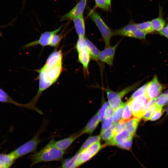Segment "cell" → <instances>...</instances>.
<instances>
[{
  "label": "cell",
  "instance_id": "cell-1",
  "mask_svg": "<svg viewBox=\"0 0 168 168\" xmlns=\"http://www.w3.org/2000/svg\"><path fill=\"white\" fill-rule=\"evenodd\" d=\"M63 54L60 49L52 53L41 68L36 71L38 73V91L30 103L33 106L38 100L43 92L56 82L63 71Z\"/></svg>",
  "mask_w": 168,
  "mask_h": 168
},
{
  "label": "cell",
  "instance_id": "cell-2",
  "mask_svg": "<svg viewBox=\"0 0 168 168\" xmlns=\"http://www.w3.org/2000/svg\"><path fill=\"white\" fill-rule=\"evenodd\" d=\"M54 140L52 138L42 149L32 156L30 167L40 162L60 161L63 159L65 151L57 148L54 144Z\"/></svg>",
  "mask_w": 168,
  "mask_h": 168
},
{
  "label": "cell",
  "instance_id": "cell-3",
  "mask_svg": "<svg viewBox=\"0 0 168 168\" xmlns=\"http://www.w3.org/2000/svg\"><path fill=\"white\" fill-rule=\"evenodd\" d=\"M40 130L31 139L10 153L15 159L27 154L35 152L38 145L41 142L39 137L41 132Z\"/></svg>",
  "mask_w": 168,
  "mask_h": 168
},
{
  "label": "cell",
  "instance_id": "cell-4",
  "mask_svg": "<svg viewBox=\"0 0 168 168\" xmlns=\"http://www.w3.org/2000/svg\"><path fill=\"white\" fill-rule=\"evenodd\" d=\"M141 81L136 82L119 92H114L107 87L105 89L109 102L114 110L117 109L121 104V99L128 93L132 91L138 87Z\"/></svg>",
  "mask_w": 168,
  "mask_h": 168
},
{
  "label": "cell",
  "instance_id": "cell-5",
  "mask_svg": "<svg viewBox=\"0 0 168 168\" xmlns=\"http://www.w3.org/2000/svg\"><path fill=\"white\" fill-rule=\"evenodd\" d=\"M100 141L94 143L73 156L78 167L91 160L103 147Z\"/></svg>",
  "mask_w": 168,
  "mask_h": 168
},
{
  "label": "cell",
  "instance_id": "cell-6",
  "mask_svg": "<svg viewBox=\"0 0 168 168\" xmlns=\"http://www.w3.org/2000/svg\"><path fill=\"white\" fill-rule=\"evenodd\" d=\"M89 15L101 34L105 43V48L110 46V39L113 35V31L106 24L96 12L92 11Z\"/></svg>",
  "mask_w": 168,
  "mask_h": 168
},
{
  "label": "cell",
  "instance_id": "cell-7",
  "mask_svg": "<svg viewBox=\"0 0 168 168\" xmlns=\"http://www.w3.org/2000/svg\"><path fill=\"white\" fill-rule=\"evenodd\" d=\"M113 35L128 37L140 40L145 39L147 34L139 29L137 24L131 23L119 29L113 31Z\"/></svg>",
  "mask_w": 168,
  "mask_h": 168
},
{
  "label": "cell",
  "instance_id": "cell-8",
  "mask_svg": "<svg viewBox=\"0 0 168 168\" xmlns=\"http://www.w3.org/2000/svg\"><path fill=\"white\" fill-rule=\"evenodd\" d=\"M147 100L144 94L131 100H128L134 117L141 119L143 117L144 114V109Z\"/></svg>",
  "mask_w": 168,
  "mask_h": 168
},
{
  "label": "cell",
  "instance_id": "cell-9",
  "mask_svg": "<svg viewBox=\"0 0 168 168\" xmlns=\"http://www.w3.org/2000/svg\"><path fill=\"white\" fill-rule=\"evenodd\" d=\"M163 88L162 84L155 75L152 80L147 83L145 95L148 100L157 98Z\"/></svg>",
  "mask_w": 168,
  "mask_h": 168
},
{
  "label": "cell",
  "instance_id": "cell-10",
  "mask_svg": "<svg viewBox=\"0 0 168 168\" xmlns=\"http://www.w3.org/2000/svg\"><path fill=\"white\" fill-rule=\"evenodd\" d=\"M62 27L60 26L58 28L52 31H46L42 33L39 39L25 45L24 48H27L40 44L42 46L49 45L52 36L59 32Z\"/></svg>",
  "mask_w": 168,
  "mask_h": 168
},
{
  "label": "cell",
  "instance_id": "cell-11",
  "mask_svg": "<svg viewBox=\"0 0 168 168\" xmlns=\"http://www.w3.org/2000/svg\"><path fill=\"white\" fill-rule=\"evenodd\" d=\"M119 44L118 42L113 46L105 48L103 50L100 51L99 60L110 66L113 65L115 51Z\"/></svg>",
  "mask_w": 168,
  "mask_h": 168
},
{
  "label": "cell",
  "instance_id": "cell-12",
  "mask_svg": "<svg viewBox=\"0 0 168 168\" xmlns=\"http://www.w3.org/2000/svg\"><path fill=\"white\" fill-rule=\"evenodd\" d=\"M87 0H80L69 12L63 15L60 21L72 20L74 18L83 15Z\"/></svg>",
  "mask_w": 168,
  "mask_h": 168
},
{
  "label": "cell",
  "instance_id": "cell-13",
  "mask_svg": "<svg viewBox=\"0 0 168 168\" xmlns=\"http://www.w3.org/2000/svg\"><path fill=\"white\" fill-rule=\"evenodd\" d=\"M133 137L126 130H124L113 137L109 140L106 141L103 146L105 147L109 146H115L117 147L130 139L133 138Z\"/></svg>",
  "mask_w": 168,
  "mask_h": 168
},
{
  "label": "cell",
  "instance_id": "cell-14",
  "mask_svg": "<svg viewBox=\"0 0 168 168\" xmlns=\"http://www.w3.org/2000/svg\"><path fill=\"white\" fill-rule=\"evenodd\" d=\"M81 134L80 132L74 133L67 138L55 141L54 144L58 149L63 151H65L72 143Z\"/></svg>",
  "mask_w": 168,
  "mask_h": 168
},
{
  "label": "cell",
  "instance_id": "cell-15",
  "mask_svg": "<svg viewBox=\"0 0 168 168\" xmlns=\"http://www.w3.org/2000/svg\"><path fill=\"white\" fill-rule=\"evenodd\" d=\"M78 53V61L82 65L84 72L87 75H88V66L91 58L87 48Z\"/></svg>",
  "mask_w": 168,
  "mask_h": 168
},
{
  "label": "cell",
  "instance_id": "cell-16",
  "mask_svg": "<svg viewBox=\"0 0 168 168\" xmlns=\"http://www.w3.org/2000/svg\"><path fill=\"white\" fill-rule=\"evenodd\" d=\"M72 20L79 37H85V24L83 15L77 17Z\"/></svg>",
  "mask_w": 168,
  "mask_h": 168
},
{
  "label": "cell",
  "instance_id": "cell-17",
  "mask_svg": "<svg viewBox=\"0 0 168 168\" xmlns=\"http://www.w3.org/2000/svg\"><path fill=\"white\" fill-rule=\"evenodd\" d=\"M98 112L91 119L81 132V134L85 133L91 134L95 129L99 122Z\"/></svg>",
  "mask_w": 168,
  "mask_h": 168
},
{
  "label": "cell",
  "instance_id": "cell-18",
  "mask_svg": "<svg viewBox=\"0 0 168 168\" xmlns=\"http://www.w3.org/2000/svg\"><path fill=\"white\" fill-rule=\"evenodd\" d=\"M86 41L91 59L94 61H98L100 50L89 40L86 38Z\"/></svg>",
  "mask_w": 168,
  "mask_h": 168
},
{
  "label": "cell",
  "instance_id": "cell-19",
  "mask_svg": "<svg viewBox=\"0 0 168 168\" xmlns=\"http://www.w3.org/2000/svg\"><path fill=\"white\" fill-rule=\"evenodd\" d=\"M140 119L134 117L126 122V130L133 136L136 133Z\"/></svg>",
  "mask_w": 168,
  "mask_h": 168
},
{
  "label": "cell",
  "instance_id": "cell-20",
  "mask_svg": "<svg viewBox=\"0 0 168 168\" xmlns=\"http://www.w3.org/2000/svg\"><path fill=\"white\" fill-rule=\"evenodd\" d=\"M150 22L154 30L158 32L164 27L166 25V21L161 15L152 20Z\"/></svg>",
  "mask_w": 168,
  "mask_h": 168
},
{
  "label": "cell",
  "instance_id": "cell-21",
  "mask_svg": "<svg viewBox=\"0 0 168 168\" xmlns=\"http://www.w3.org/2000/svg\"><path fill=\"white\" fill-rule=\"evenodd\" d=\"M126 103L121 102L120 105L115 110L112 114L113 123L115 124L119 121L122 117Z\"/></svg>",
  "mask_w": 168,
  "mask_h": 168
},
{
  "label": "cell",
  "instance_id": "cell-22",
  "mask_svg": "<svg viewBox=\"0 0 168 168\" xmlns=\"http://www.w3.org/2000/svg\"><path fill=\"white\" fill-rule=\"evenodd\" d=\"M15 160L10 153L0 154V165L10 167Z\"/></svg>",
  "mask_w": 168,
  "mask_h": 168
},
{
  "label": "cell",
  "instance_id": "cell-23",
  "mask_svg": "<svg viewBox=\"0 0 168 168\" xmlns=\"http://www.w3.org/2000/svg\"><path fill=\"white\" fill-rule=\"evenodd\" d=\"M100 135L90 137L83 144L77 152H80L91 144L96 142L100 141Z\"/></svg>",
  "mask_w": 168,
  "mask_h": 168
},
{
  "label": "cell",
  "instance_id": "cell-24",
  "mask_svg": "<svg viewBox=\"0 0 168 168\" xmlns=\"http://www.w3.org/2000/svg\"><path fill=\"white\" fill-rule=\"evenodd\" d=\"M138 28L146 33L150 34L155 32L153 30L150 21H147L142 23L137 24Z\"/></svg>",
  "mask_w": 168,
  "mask_h": 168
},
{
  "label": "cell",
  "instance_id": "cell-25",
  "mask_svg": "<svg viewBox=\"0 0 168 168\" xmlns=\"http://www.w3.org/2000/svg\"><path fill=\"white\" fill-rule=\"evenodd\" d=\"M114 124L112 125L107 129L100 134L101 138L103 140L107 141L113 137Z\"/></svg>",
  "mask_w": 168,
  "mask_h": 168
},
{
  "label": "cell",
  "instance_id": "cell-26",
  "mask_svg": "<svg viewBox=\"0 0 168 168\" xmlns=\"http://www.w3.org/2000/svg\"><path fill=\"white\" fill-rule=\"evenodd\" d=\"M125 125L126 122L122 119L114 124L113 137L124 130Z\"/></svg>",
  "mask_w": 168,
  "mask_h": 168
},
{
  "label": "cell",
  "instance_id": "cell-27",
  "mask_svg": "<svg viewBox=\"0 0 168 168\" xmlns=\"http://www.w3.org/2000/svg\"><path fill=\"white\" fill-rule=\"evenodd\" d=\"M132 113L129 101L126 103L124 111L123 113L122 119L125 122L131 119Z\"/></svg>",
  "mask_w": 168,
  "mask_h": 168
},
{
  "label": "cell",
  "instance_id": "cell-28",
  "mask_svg": "<svg viewBox=\"0 0 168 168\" xmlns=\"http://www.w3.org/2000/svg\"><path fill=\"white\" fill-rule=\"evenodd\" d=\"M77 166L73 156L72 158L63 160L62 163V168H77Z\"/></svg>",
  "mask_w": 168,
  "mask_h": 168
},
{
  "label": "cell",
  "instance_id": "cell-29",
  "mask_svg": "<svg viewBox=\"0 0 168 168\" xmlns=\"http://www.w3.org/2000/svg\"><path fill=\"white\" fill-rule=\"evenodd\" d=\"M76 48L78 53L87 49L85 37H79L76 44Z\"/></svg>",
  "mask_w": 168,
  "mask_h": 168
},
{
  "label": "cell",
  "instance_id": "cell-30",
  "mask_svg": "<svg viewBox=\"0 0 168 168\" xmlns=\"http://www.w3.org/2000/svg\"><path fill=\"white\" fill-rule=\"evenodd\" d=\"M96 6L105 11H108L111 7L109 0H95Z\"/></svg>",
  "mask_w": 168,
  "mask_h": 168
},
{
  "label": "cell",
  "instance_id": "cell-31",
  "mask_svg": "<svg viewBox=\"0 0 168 168\" xmlns=\"http://www.w3.org/2000/svg\"><path fill=\"white\" fill-rule=\"evenodd\" d=\"M147 83L136 90L128 100H131L138 96L145 94Z\"/></svg>",
  "mask_w": 168,
  "mask_h": 168
},
{
  "label": "cell",
  "instance_id": "cell-32",
  "mask_svg": "<svg viewBox=\"0 0 168 168\" xmlns=\"http://www.w3.org/2000/svg\"><path fill=\"white\" fill-rule=\"evenodd\" d=\"M168 103V93L161 95L157 97L155 104L159 106L162 107Z\"/></svg>",
  "mask_w": 168,
  "mask_h": 168
},
{
  "label": "cell",
  "instance_id": "cell-33",
  "mask_svg": "<svg viewBox=\"0 0 168 168\" xmlns=\"http://www.w3.org/2000/svg\"><path fill=\"white\" fill-rule=\"evenodd\" d=\"M158 106L155 103L152 106L150 107L145 112L144 114L143 118L145 121H147L150 120L151 117L153 113L158 108Z\"/></svg>",
  "mask_w": 168,
  "mask_h": 168
},
{
  "label": "cell",
  "instance_id": "cell-34",
  "mask_svg": "<svg viewBox=\"0 0 168 168\" xmlns=\"http://www.w3.org/2000/svg\"><path fill=\"white\" fill-rule=\"evenodd\" d=\"M110 105L109 102L104 103L103 105L100 110L98 112L99 119L100 121H102L105 118V114L106 110Z\"/></svg>",
  "mask_w": 168,
  "mask_h": 168
},
{
  "label": "cell",
  "instance_id": "cell-35",
  "mask_svg": "<svg viewBox=\"0 0 168 168\" xmlns=\"http://www.w3.org/2000/svg\"><path fill=\"white\" fill-rule=\"evenodd\" d=\"M112 117L111 116L105 118L102 123L100 134L108 128L113 124Z\"/></svg>",
  "mask_w": 168,
  "mask_h": 168
},
{
  "label": "cell",
  "instance_id": "cell-36",
  "mask_svg": "<svg viewBox=\"0 0 168 168\" xmlns=\"http://www.w3.org/2000/svg\"><path fill=\"white\" fill-rule=\"evenodd\" d=\"M62 38V35L55 34L52 37L49 45L52 47H55L58 45Z\"/></svg>",
  "mask_w": 168,
  "mask_h": 168
},
{
  "label": "cell",
  "instance_id": "cell-37",
  "mask_svg": "<svg viewBox=\"0 0 168 168\" xmlns=\"http://www.w3.org/2000/svg\"><path fill=\"white\" fill-rule=\"evenodd\" d=\"M162 107L159 106L150 119V120L153 121L158 119L161 116L163 113Z\"/></svg>",
  "mask_w": 168,
  "mask_h": 168
},
{
  "label": "cell",
  "instance_id": "cell-38",
  "mask_svg": "<svg viewBox=\"0 0 168 168\" xmlns=\"http://www.w3.org/2000/svg\"><path fill=\"white\" fill-rule=\"evenodd\" d=\"M133 138L120 144L117 147L123 149L130 150L132 147Z\"/></svg>",
  "mask_w": 168,
  "mask_h": 168
},
{
  "label": "cell",
  "instance_id": "cell-39",
  "mask_svg": "<svg viewBox=\"0 0 168 168\" xmlns=\"http://www.w3.org/2000/svg\"><path fill=\"white\" fill-rule=\"evenodd\" d=\"M157 98H153L148 100V102L147 103L145 106L144 110V114L147 110L155 103Z\"/></svg>",
  "mask_w": 168,
  "mask_h": 168
},
{
  "label": "cell",
  "instance_id": "cell-40",
  "mask_svg": "<svg viewBox=\"0 0 168 168\" xmlns=\"http://www.w3.org/2000/svg\"><path fill=\"white\" fill-rule=\"evenodd\" d=\"M158 32L160 35L168 39V27L167 26H165Z\"/></svg>",
  "mask_w": 168,
  "mask_h": 168
},
{
  "label": "cell",
  "instance_id": "cell-41",
  "mask_svg": "<svg viewBox=\"0 0 168 168\" xmlns=\"http://www.w3.org/2000/svg\"><path fill=\"white\" fill-rule=\"evenodd\" d=\"M113 109L110 105L106 110L105 118L111 116L113 113Z\"/></svg>",
  "mask_w": 168,
  "mask_h": 168
},
{
  "label": "cell",
  "instance_id": "cell-42",
  "mask_svg": "<svg viewBox=\"0 0 168 168\" xmlns=\"http://www.w3.org/2000/svg\"><path fill=\"white\" fill-rule=\"evenodd\" d=\"M166 111L167 114L168 115V107L166 109Z\"/></svg>",
  "mask_w": 168,
  "mask_h": 168
},
{
  "label": "cell",
  "instance_id": "cell-43",
  "mask_svg": "<svg viewBox=\"0 0 168 168\" xmlns=\"http://www.w3.org/2000/svg\"><path fill=\"white\" fill-rule=\"evenodd\" d=\"M2 166V165H0V168H2V166Z\"/></svg>",
  "mask_w": 168,
  "mask_h": 168
},
{
  "label": "cell",
  "instance_id": "cell-44",
  "mask_svg": "<svg viewBox=\"0 0 168 168\" xmlns=\"http://www.w3.org/2000/svg\"><path fill=\"white\" fill-rule=\"evenodd\" d=\"M109 2L111 4V0H109Z\"/></svg>",
  "mask_w": 168,
  "mask_h": 168
},
{
  "label": "cell",
  "instance_id": "cell-45",
  "mask_svg": "<svg viewBox=\"0 0 168 168\" xmlns=\"http://www.w3.org/2000/svg\"><path fill=\"white\" fill-rule=\"evenodd\" d=\"M166 26H167V27H168V23L166 24Z\"/></svg>",
  "mask_w": 168,
  "mask_h": 168
},
{
  "label": "cell",
  "instance_id": "cell-46",
  "mask_svg": "<svg viewBox=\"0 0 168 168\" xmlns=\"http://www.w3.org/2000/svg\"></svg>",
  "mask_w": 168,
  "mask_h": 168
}]
</instances>
